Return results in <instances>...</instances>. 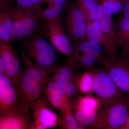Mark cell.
<instances>
[{
	"label": "cell",
	"instance_id": "obj_23",
	"mask_svg": "<svg viewBox=\"0 0 129 129\" xmlns=\"http://www.w3.org/2000/svg\"><path fill=\"white\" fill-rule=\"evenodd\" d=\"M94 75L92 70L81 74L78 78V85L79 92L86 93L93 91Z\"/></svg>",
	"mask_w": 129,
	"mask_h": 129
},
{
	"label": "cell",
	"instance_id": "obj_29",
	"mask_svg": "<svg viewBox=\"0 0 129 129\" xmlns=\"http://www.w3.org/2000/svg\"><path fill=\"white\" fill-rule=\"evenodd\" d=\"M16 1L17 3L18 6L20 7L34 9L31 0H16Z\"/></svg>",
	"mask_w": 129,
	"mask_h": 129
},
{
	"label": "cell",
	"instance_id": "obj_22",
	"mask_svg": "<svg viewBox=\"0 0 129 129\" xmlns=\"http://www.w3.org/2000/svg\"><path fill=\"white\" fill-rule=\"evenodd\" d=\"M101 57L93 54H82L74 56L68 60L73 62L79 68L90 70L94 68L93 64Z\"/></svg>",
	"mask_w": 129,
	"mask_h": 129
},
{
	"label": "cell",
	"instance_id": "obj_20",
	"mask_svg": "<svg viewBox=\"0 0 129 129\" xmlns=\"http://www.w3.org/2000/svg\"><path fill=\"white\" fill-rule=\"evenodd\" d=\"M72 45L73 53L68 59L82 54H93L100 57L104 55V49L102 47L83 39L74 42Z\"/></svg>",
	"mask_w": 129,
	"mask_h": 129
},
{
	"label": "cell",
	"instance_id": "obj_2",
	"mask_svg": "<svg viewBox=\"0 0 129 129\" xmlns=\"http://www.w3.org/2000/svg\"><path fill=\"white\" fill-rule=\"evenodd\" d=\"M22 74L17 89L18 104L30 109L33 103L44 97L52 73L29 64H22Z\"/></svg>",
	"mask_w": 129,
	"mask_h": 129
},
{
	"label": "cell",
	"instance_id": "obj_33",
	"mask_svg": "<svg viewBox=\"0 0 129 129\" xmlns=\"http://www.w3.org/2000/svg\"><path fill=\"white\" fill-rule=\"evenodd\" d=\"M125 102L129 109V97L125 99Z\"/></svg>",
	"mask_w": 129,
	"mask_h": 129
},
{
	"label": "cell",
	"instance_id": "obj_17",
	"mask_svg": "<svg viewBox=\"0 0 129 129\" xmlns=\"http://www.w3.org/2000/svg\"><path fill=\"white\" fill-rule=\"evenodd\" d=\"M14 8L1 1L0 5V38L10 42L12 28Z\"/></svg>",
	"mask_w": 129,
	"mask_h": 129
},
{
	"label": "cell",
	"instance_id": "obj_9",
	"mask_svg": "<svg viewBox=\"0 0 129 129\" xmlns=\"http://www.w3.org/2000/svg\"><path fill=\"white\" fill-rule=\"evenodd\" d=\"M44 34L55 49L61 53L70 57L73 48L68 36L62 24L60 17L47 20Z\"/></svg>",
	"mask_w": 129,
	"mask_h": 129
},
{
	"label": "cell",
	"instance_id": "obj_21",
	"mask_svg": "<svg viewBox=\"0 0 129 129\" xmlns=\"http://www.w3.org/2000/svg\"><path fill=\"white\" fill-rule=\"evenodd\" d=\"M78 5L85 17L87 24L98 21L99 3L97 0H78Z\"/></svg>",
	"mask_w": 129,
	"mask_h": 129
},
{
	"label": "cell",
	"instance_id": "obj_5",
	"mask_svg": "<svg viewBox=\"0 0 129 129\" xmlns=\"http://www.w3.org/2000/svg\"><path fill=\"white\" fill-rule=\"evenodd\" d=\"M91 70L94 75L93 91L99 100V106L124 98L123 92L104 68Z\"/></svg>",
	"mask_w": 129,
	"mask_h": 129
},
{
	"label": "cell",
	"instance_id": "obj_12",
	"mask_svg": "<svg viewBox=\"0 0 129 129\" xmlns=\"http://www.w3.org/2000/svg\"><path fill=\"white\" fill-rule=\"evenodd\" d=\"M87 22L83 12L78 5L72 4L67 12L65 29L70 40L77 41L85 36Z\"/></svg>",
	"mask_w": 129,
	"mask_h": 129
},
{
	"label": "cell",
	"instance_id": "obj_31",
	"mask_svg": "<svg viewBox=\"0 0 129 129\" xmlns=\"http://www.w3.org/2000/svg\"><path fill=\"white\" fill-rule=\"evenodd\" d=\"M7 75L6 66L3 60L0 57V75Z\"/></svg>",
	"mask_w": 129,
	"mask_h": 129
},
{
	"label": "cell",
	"instance_id": "obj_28",
	"mask_svg": "<svg viewBox=\"0 0 129 129\" xmlns=\"http://www.w3.org/2000/svg\"><path fill=\"white\" fill-rule=\"evenodd\" d=\"M31 1L33 4L34 10L37 13L40 18L43 10L42 9L41 7L42 0H31Z\"/></svg>",
	"mask_w": 129,
	"mask_h": 129
},
{
	"label": "cell",
	"instance_id": "obj_14",
	"mask_svg": "<svg viewBox=\"0 0 129 129\" xmlns=\"http://www.w3.org/2000/svg\"><path fill=\"white\" fill-rule=\"evenodd\" d=\"M44 97L49 106L60 113L70 105L69 97L51 75L47 83Z\"/></svg>",
	"mask_w": 129,
	"mask_h": 129
},
{
	"label": "cell",
	"instance_id": "obj_3",
	"mask_svg": "<svg viewBox=\"0 0 129 129\" xmlns=\"http://www.w3.org/2000/svg\"><path fill=\"white\" fill-rule=\"evenodd\" d=\"M125 99L123 98L100 106L95 120L91 125V127L120 129L126 121L129 111Z\"/></svg>",
	"mask_w": 129,
	"mask_h": 129
},
{
	"label": "cell",
	"instance_id": "obj_34",
	"mask_svg": "<svg viewBox=\"0 0 129 129\" xmlns=\"http://www.w3.org/2000/svg\"></svg>",
	"mask_w": 129,
	"mask_h": 129
},
{
	"label": "cell",
	"instance_id": "obj_30",
	"mask_svg": "<svg viewBox=\"0 0 129 129\" xmlns=\"http://www.w3.org/2000/svg\"><path fill=\"white\" fill-rule=\"evenodd\" d=\"M48 1L49 6H51L53 5H60L64 6L67 2V0H47Z\"/></svg>",
	"mask_w": 129,
	"mask_h": 129
},
{
	"label": "cell",
	"instance_id": "obj_10",
	"mask_svg": "<svg viewBox=\"0 0 129 129\" xmlns=\"http://www.w3.org/2000/svg\"><path fill=\"white\" fill-rule=\"evenodd\" d=\"M33 120L30 109L18 104L0 112V129H30Z\"/></svg>",
	"mask_w": 129,
	"mask_h": 129
},
{
	"label": "cell",
	"instance_id": "obj_1",
	"mask_svg": "<svg viewBox=\"0 0 129 129\" xmlns=\"http://www.w3.org/2000/svg\"><path fill=\"white\" fill-rule=\"evenodd\" d=\"M22 64H29L52 73L56 65L55 48L43 32L38 30L24 39L22 46Z\"/></svg>",
	"mask_w": 129,
	"mask_h": 129
},
{
	"label": "cell",
	"instance_id": "obj_13",
	"mask_svg": "<svg viewBox=\"0 0 129 129\" xmlns=\"http://www.w3.org/2000/svg\"><path fill=\"white\" fill-rule=\"evenodd\" d=\"M0 57L5 63L7 76L17 88L19 84L22 72L20 60L10 42L1 38Z\"/></svg>",
	"mask_w": 129,
	"mask_h": 129
},
{
	"label": "cell",
	"instance_id": "obj_8",
	"mask_svg": "<svg viewBox=\"0 0 129 129\" xmlns=\"http://www.w3.org/2000/svg\"><path fill=\"white\" fill-rule=\"evenodd\" d=\"M123 92L129 93V59L103 56L99 61Z\"/></svg>",
	"mask_w": 129,
	"mask_h": 129
},
{
	"label": "cell",
	"instance_id": "obj_32",
	"mask_svg": "<svg viewBox=\"0 0 129 129\" xmlns=\"http://www.w3.org/2000/svg\"><path fill=\"white\" fill-rule=\"evenodd\" d=\"M120 129H129V109L126 121Z\"/></svg>",
	"mask_w": 129,
	"mask_h": 129
},
{
	"label": "cell",
	"instance_id": "obj_25",
	"mask_svg": "<svg viewBox=\"0 0 129 129\" xmlns=\"http://www.w3.org/2000/svg\"><path fill=\"white\" fill-rule=\"evenodd\" d=\"M100 5L112 15L120 13L123 5L120 0H100Z\"/></svg>",
	"mask_w": 129,
	"mask_h": 129
},
{
	"label": "cell",
	"instance_id": "obj_11",
	"mask_svg": "<svg viewBox=\"0 0 129 129\" xmlns=\"http://www.w3.org/2000/svg\"><path fill=\"white\" fill-rule=\"evenodd\" d=\"M45 98L32 104L30 107L33 123L30 129H45L56 128L61 119L51 108Z\"/></svg>",
	"mask_w": 129,
	"mask_h": 129
},
{
	"label": "cell",
	"instance_id": "obj_27",
	"mask_svg": "<svg viewBox=\"0 0 129 129\" xmlns=\"http://www.w3.org/2000/svg\"><path fill=\"white\" fill-rule=\"evenodd\" d=\"M123 5V9L120 15L129 19V0H120Z\"/></svg>",
	"mask_w": 129,
	"mask_h": 129
},
{
	"label": "cell",
	"instance_id": "obj_26",
	"mask_svg": "<svg viewBox=\"0 0 129 129\" xmlns=\"http://www.w3.org/2000/svg\"><path fill=\"white\" fill-rule=\"evenodd\" d=\"M63 7L64 6L56 5L48 7L43 10L40 18L50 20L59 17L63 11Z\"/></svg>",
	"mask_w": 129,
	"mask_h": 129
},
{
	"label": "cell",
	"instance_id": "obj_18",
	"mask_svg": "<svg viewBox=\"0 0 129 129\" xmlns=\"http://www.w3.org/2000/svg\"><path fill=\"white\" fill-rule=\"evenodd\" d=\"M115 29L118 47L122 48L124 58L129 59V19L120 15L115 22Z\"/></svg>",
	"mask_w": 129,
	"mask_h": 129
},
{
	"label": "cell",
	"instance_id": "obj_15",
	"mask_svg": "<svg viewBox=\"0 0 129 129\" xmlns=\"http://www.w3.org/2000/svg\"><path fill=\"white\" fill-rule=\"evenodd\" d=\"M98 21L108 45V52L105 56L111 57L116 55L118 47L116 42L115 22L114 21L112 15L100 4Z\"/></svg>",
	"mask_w": 129,
	"mask_h": 129
},
{
	"label": "cell",
	"instance_id": "obj_24",
	"mask_svg": "<svg viewBox=\"0 0 129 129\" xmlns=\"http://www.w3.org/2000/svg\"><path fill=\"white\" fill-rule=\"evenodd\" d=\"M61 113L62 118L60 125L62 128L78 129L85 128L81 125L74 117L71 111L70 105L63 109Z\"/></svg>",
	"mask_w": 129,
	"mask_h": 129
},
{
	"label": "cell",
	"instance_id": "obj_7",
	"mask_svg": "<svg viewBox=\"0 0 129 129\" xmlns=\"http://www.w3.org/2000/svg\"><path fill=\"white\" fill-rule=\"evenodd\" d=\"M70 105L74 117L83 127L91 126L95 122L99 106L97 98L91 95L78 97L71 100Z\"/></svg>",
	"mask_w": 129,
	"mask_h": 129
},
{
	"label": "cell",
	"instance_id": "obj_16",
	"mask_svg": "<svg viewBox=\"0 0 129 129\" xmlns=\"http://www.w3.org/2000/svg\"><path fill=\"white\" fill-rule=\"evenodd\" d=\"M18 104L16 86L7 75H0V112L14 108Z\"/></svg>",
	"mask_w": 129,
	"mask_h": 129
},
{
	"label": "cell",
	"instance_id": "obj_4",
	"mask_svg": "<svg viewBox=\"0 0 129 129\" xmlns=\"http://www.w3.org/2000/svg\"><path fill=\"white\" fill-rule=\"evenodd\" d=\"M40 18L33 9L23 8L18 6L14 7L10 42L25 39L37 32Z\"/></svg>",
	"mask_w": 129,
	"mask_h": 129
},
{
	"label": "cell",
	"instance_id": "obj_19",
	"mask_svg": "<svg viewBox=\"0 0 129 129\" xmlns=\"http://www.w3.org/2000/svg\"><path fill=\"white\" fill-rule=\"evenodd\" d=\"M83 39L102 47L104 49V55H107L108 45L98 21L88 24L86 34Z\"/></svg>",
	"mask_w": 129,
	"mask_h": 129
},
{
	"label": "cell",
	"instance_id": "obj_6",
	"mask_svg": "<svg viewBox=\"0 0 129 129\" xmlns=\"http://www.w3.org/2000/svg\"><path fill=\"white\" fill-rule=\"evenodd\" d=\"M79 68L72 61L57 66L51 74L55 81L63 88L72 100L78 97L80 93L78 85Z\"/></svg>",
	"mask_w": 129,
	"mask_h": 129
}]
</instances>
